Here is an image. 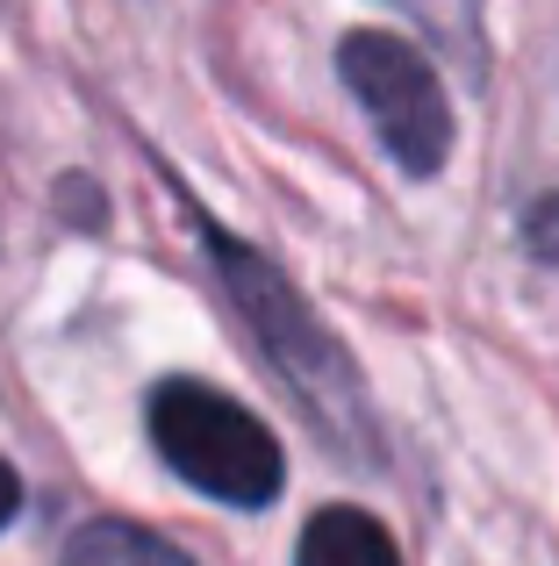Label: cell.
<instances>
[{
    "instance_id": "obj_2",
    "label": "cell",
    "mask_w": 559,
    "mask_h": 566,
    "mask_svg": "<svg viewBox=\"0 0 559 566\" xmlns=\"http://www.w3.org/2000/svg\"><path fill=\"white\" fill-rule=\"evenodd\" d=\"M151 444L194 495L230 502V510H266L287 488V452L238 395L209 380H158L144 401Z\"/></svg>"
},
{
    "instance_id": "obj_5",
    "label": "cell",
    "mask_w": 559,
    "mask_h": 566,
    "mask_svg": "<svg viewBox=\"0 0 559 566\" xmlns=\"http://www.w3.org/2000/svg\"><path fill=\"white\" fill-rule=\"evenodd\" d=\"M57 566H194V559L172 538L129 524V516H94V524H80L65 538V559Z\"/></svg>"
},
{
    "instance_id": "obj_4",
    "label": "cell",
    "mask_w": 559,
    "mask_h": 566,
    "mask_svg": "<svg viewBox=\"0 0 559 566\" xmlns=\"http://www.w3.org/2000/svg\"><path fill=\"white\" fill-rule=\"evenodd\" d=\"M294 566H402L394 553V531L380 524L359 502H330L302 524V545H294Z\"/></svg>"
},
{
    "instance_id": "obj_6",
    "label": "cell",
    "mask_w": 559,
    "mask_h": 566,
    "mask_svg": "<svg viewBox=\"0 0 559 566\" xmlns=\"http://www.w3.org/2000/svg\"><path fill=\"white\" fill-rule=\"evenodd\" d=\"M394 8H409L445 51L481 57V0H394Z\"/></svg>"
},
{
    "instance_id": "obj_3",
    "label": "cell",
    "mask_w": 559,
    "mask_h": 566,
    "mask_svg": "<svg viewBox=\"0 0 559 566\" xmlns=\"http://www.w3.org/2000/svg\"><path fill=\"white\" fill-rule=\"evenodd\" d=\"M337 80L366 108L380 151L409 180H437L452 158V94L437 80L431 51L402 29H345L337 36Z\"/></svg>"
},
{
    "instance_id": "obj_8",
    "label": "cell",
    "mask_w": 559,
    "mask_h": 566,
    "mask_svg": "<svg viewBox=\"0 0 559 566\" xmlns=\"http://www.w3.org/2000/svg\"><path fill=\"white\" fill-rule=\"evenodd\" d=\"M14 516H22V473H14L8 459H0V531H8Z\"/></svg>"
},
{
    "instance_id": "obj_1",
    "label": "cell",
    "mask_w": 559,
    "mask_h": 566,
    "mask_svg": "<svg viewBox=\"0 0 559 566\" xmlns=\"http://www.w3.org/2000/svg\"><path fill=\"white\" fill-rule=\"evenodd\" d=\"M194 230H201V251H209V265H215V280H223L230 308H238L244 331L259 337V352L273 359V374L294 387V401H302V409L316 416L337 444H366V438H373V423H366L359 366H351V352L323 331V316L302 302V287L280 273L266 251H252L244 237H230L223 222L201 216Z\"/></svg>"
},
{
    "instance_id": "obj_7",
    "label": "cell",
    "mask_w": 559,
    "mask_h": 566,
    "mask_svg": "<svg viewBox=\"0 0 559 566\" xmlns=\"http://www.w3.org/2000/svg\"><path fill=\"white\" fill-rule=\"evenodd\" d=\"M524 244H531L546 265H559V193H546V201L524 216Z\"/></svg>"
}]
</instances>
